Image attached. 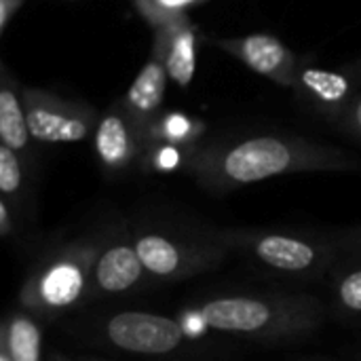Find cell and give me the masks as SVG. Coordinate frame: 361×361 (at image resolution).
<instances>
[{"mask_svg": "<svg viewBox=\"0 0 361 361\" xmlns=\"http://www.w3.org/2000/svg\"><path fill=\"white\" fill-rule=\"evenodd\" d=\"M357 169L360 159L338 146L292 133H256L201 144L186 173L203 190L226 195L279 176Z\"/></svg>", "mask_w": 361, "mask_h": 361, "instance_id": "obj_1", "label": "cell"}, {"mask_svg": "<svg viewBox=\"0 0 361 361\" xmlns=\"http://www.w3.org/2000/svg\"><path fill=\"white\" fill-rule=\"evenodd\" d=\"M190 311L205 328L252 343L307 338L328 317V307L311 294H220Z\"/></svg>", "mask_w": 361, "mask_h": 361, "instance_id": "obj_2", "label": "cell"}, {"mask_svg": "<svg viewBox=\"0 0 361 361\" xmlns=\"http://www.w3.org/2000/svg\"><path fill=\"white\" fill-rule=\"evenodd\" d=\"M102 231L68 239L47 250L27 271L17 302L38 319L53 322L89 302L93 264Z\"/></svg>", "mask_w": 361, "mask_h": 361, "instance_id": "obj_3", "label": "cell"}, {"mask_svg": "<svg viewBox=\"0 0 361 361\" xmlns=\"http://www.w3.org/2000/svg\"><path fill=\"white\" fill-rule=\"evenodd\" d=\"M216 231L235 254H243L254 264L288 279H328L341 256L334 237H322L315 233L250 226H216Z\"/></svg>", "mask_w": 361, "mask_h": 361, "instance_id": "obj_4", "label": "cell"}, {"mask_svg": "<svg viewBox=\"0 0 361 361\" xmlns=\"http://www.w3.org/2000/svg\"><path fill=\"white\" fill-rule=\"evenodd\" d=\"M133 239L150 283H176L218 269L235 252L216 226L178 231L157 222L133 224Z\"/></svg>", "mask_w": 361, "mask_h": 361, "instance_id": "obj_5", "label": "cell"}, {"mask_svg": "<svg viewBox=\"0 0 361 361\" xmlns=\"http://www.w3.org/2000/svg\"><path fill=\"white\" fill-rule=\"evenodd\" d=\"M30 133L38 144H76L95 133L99 112L85 102L66 99L40 87H21Z\"/></svg>", "mask_w": 361, "mask_h": 361, "instance_id": "obj_6", "label": "cell"}, {"mask_svg": "<svg viewBox=\"0 0 361 361\" xmlns=\"http://www.w3.org/2000/svg\"><path fill=\"white\" fill-rule=\"evenodd\" d=\"M150 286V279L140 260L133 224L121 220L102 228V243L93 264L89 302L104 298H121Z\"/></svg>", "mask_w": 361, "mask_h": 361, "instance_id": "obj_7", "label": "cell"}, {"mask_svg": "<svg viewBox=\"0 0 361 361\" xmlns=\"http://www.w3.org/2000/svg\"><path fill=\"white\" fill-rule=\"evenodd\" d=\"M95 334L110 347L137 355H169L184 345L180 319L148 311H118L95 324Z\"/></svg>", "mask_w": 361, "mask_h": 361, "instance_id": "obj_8", "label": "cell"}, {"mask_svg": "<svg viewBox=\"0 0 361 361\" xmlns=\"http://www.w3.org/2000/svg\"><path fill=\"white\" fill-rule=\"evenodd\" d=\"M209 42L279 87L292 89L296 82L300 61L296 53L273 34L254 32L245 36H212Z\"/></svg>", "mask_w": 361, "mask_h": 361, "instance_id": "obj_9", "label": "cell"}, {"mask_svg": "<svg viewBox=\"0 0 361 361\" xmlns=\"http://www.w3.org/2000/svg\"><path fill=\"white\" fill-rule=\"evenodd\" d=\"M292 91L305 108L334 127L360 93L357 80L349 72L313 63H300Z\"/></svg>", "mask_w": 361, "mask_h": 361, "instance_id": "obj_10", "label": "cell"}, {"mask_svg": "<svg viewBox=\"0 0 361 361\" xmlns=\"http://www.w3.org/2000/svg\"><path fill=\"white\" fill-rule=\"evenodd\" d=\"M95 157L106 173H123L140 163L144 152V133L123 108L114 102L102 116L93 133Z\"/></svg>", "mask_w": 361, "mask_h": 361, "instance_id": "obj_11", "label": "cell"}, {"mask_svg": "<svg viewBox=\"0 0 361 361\" xmlns=\"http://www.w3.org/2000/svg\"><path fill=\"white\" fill-rule=\"evenodd\" d=\"M199 36V27L190 21L188 15L152 30L150 53L163 59L169 80L180 89H188L195 78Z\"/></svg>", "mask_w": 361, "mask_h": 361, "instance_id": "obj_12", "label": "cell"}, {"mask_svg": "<svg viewBox=\"0 0 361 361\" xmlns=\"http://www.w3.org/2000/svg\"><path fill=\"white\" fill-rule=\"evenodd\" d=\"M169 74L165 70V63L159 55L150 53L146 63L142 66L140 74L127 89V93L121 97L123 108L133 118V123L144 133L148 125L163 112L165 91H167Z\"/></svg>", "mask_w": 361, "mask_h": 361, "instance_id": "obj_13", "label": "cell"}, {"mask_svg": "<svg viewBox=\"0 0 361 361\" xmlns=\"http://www.w3.org/2000/svg\"><path fill=\"white\" fill-rule=\"evenodd\" d=\"M32 133L21 99V89L13 80L8 68L2 63L0 70V144L17 152L30 169H34Z\"/></svg>", "mask_w": 361, "mask_h": 361, "instance_id": "obj_14", "label": "cell"}, {"mask_svg": "<svg viewBox=\"0 0 361 361\" xmlns=\"http://www.w3.org/2000/svg\"><path fill=\"white\" fill-rule=\"evenodd\" d=\"M332 311L347 322H361V254L341 252L328 275Z\"/></svg>", "mask_w": 361, "mask_h": 361, "instance_id": "obj_15", "label": "cell"}, {"mask_svg": "<svg viewBox=\"0 0 361 361\" xmlns=\"http://www.w3.org/2000/svg\"><path fill=\"white\" fill-rule=\"evenodd\" d=\"M0 345L8 349L13 361H42L40 319L21 307L11 311L0 328Z\"/></svg>", "mask_w": 361, "mask_h": 361, "instance_id": "obj_16", "label": "cell"}, {"mask_svg": "<svg viewBox=\"0 0 361 361\" xmlns=\"http://www.w3.org/2000/svg\"><path fill=\"white\" fill-rule=\"evenodd\" d=\"M205 131H207L205 121H201L188 112L165 110L144 131V144L167 142V144H176V146H184V148H199Z\"/></svg>", "mask_w": 361, "mask_h": 361, "instance_id": "obj_17", "label": "cell"}, {"mask_svg": "<svg viewBox=\"0 0 361 361\" xmlns=\"http://www.w3.org/2000/svg\"><path fill=\"white\" fill-rule=\"evenodd\" d=\"M30 178L32 169L27 163L0 144V199L8 201L17 214L25 212V205L30 203Z\"/></svg>", "mask_w": 361, "mask_h": 361, "instance_id": "obj_18", "label": "cell"}, {"mask_svg": "<svg viewBox=\"0 0 361 361\" xmlns=\"http://www.w3.org/2000/svg\"><path fill=\"white\" fill-rule=\"evenodd\" d=\"M195 152L197 148H184L176 144H167V142H150V144H144L140 167L144 173L188 171Z\"/></svg>", "mask_w": 361, "mask_h": 361, "instance_id": "obj_19", "label": "cell"}, {"mask_svg": "<svg viewBox=\"0 0 361 361\" xmlns=\"http://www.w3.org/2000/svg\"><path fill=\"white\" fill-rule=\"evenodd\" d=\"M201 2H207V0H137L133 2V6L144 17V21L152 30H157L161 25H167L176 19L186 17L188 11Z\"/></svg>", "mask_w": 361, "mask_h": 361, "instance_id": "obj_20", "label": "cell"}, {"mask_svg": "<svg viewBox=\"0 0 361 361\" xmlns=\"http://www.w3.org/2000/svg\"><path fill=\"white\" fill-rule=\"evenodd\" d=\"M336 129H341L345 135H349L351 140L361 144V91L355 95L347 112L341 116V121L336 123Z\"/></svg>", "mask_w": 361, "mask_h": 361, "instance_id": "obj_21", "label": "cell"}, {"mask_svg": "<svg viewBox=\"0 0 361 361\" xmlns=\"http://www.w3.org/2000/svg\"><path fill=\"white\" fill-rule=\"evenodd\" d=\"M17 218H19V214L15 212V207L8 201L0 199V235H2V239L11 241L17 235Z\"/></svg>", "mask_w": 361, "mask_h": 361, "instance_id": "obj_22", "label": "cell"}, {"mask_svg": "<svg viewBox=\"0 0 361 361\" xmlns=\"http://www.w3.org/2000/svg\"><path fill=\"white\" fill-rule=\"evenodd\" d=\"M341 252H351V254H361V224L351 226L345 231H338L332 235Z\"/></svg>", "mask_w": 361, "mask_h": 361, "instance_id": "obj_23", "label": "cell"}, {"mask_svg": "<svg viewBox=\"0 0 361 361\" xmlns=\"http://www.w3.org/2000/svg\"><path fill=\"white\" fill-rule=\"evenodd\" d=\"M21 4H23V0H0V36H4V32L8 30V25L15 19Z\"/></svg>", "mask_w": 361, "mask_h": 361, "instance_id": "obj_24", "label": "cell"}, {"mask_svg": "<svg viewBox=\"0 0 361 361\" xmlns=\"http://www.w3.org/2000/svg\"><path fill=\"white\" fill-rule=\"evenodd\" d=\"M51 361H74V360H70V357H66V355H61V353H53V355H51Z\"/></svg>", "mask_w": 361, "mask_h": 361, "instance_id": "obj_25", "label": "cell"}, {"mask_svg": "<svg viewBox=\"0 0 361 361\" xmlns=\"http://www.w3.org/2000/svg\"><path fill=\"white\" fill-rule=\"evenodd\" d=\"M82 361H108V360H97V357H85Z\"/></svg>", "mask_w": 361, "mask_h": 361, "instance_id": "obj_26", "label": "cell"}, {"mask_svg": "<svg viewBox=\"0 0 361 361\" xmlns=\"http://www.w3.org/2000/svg\"><path fill=\"white\" fill-rule=\"evenodd\" d=\"M133 2H137V0H133Z\"/></svg>", "mask_w": 361, "mask_h": 361, "instance_id": "obj_27", "label": "cell"}]
</instances>
